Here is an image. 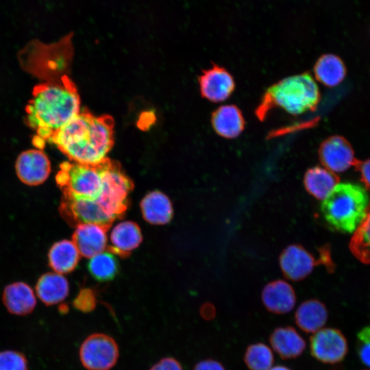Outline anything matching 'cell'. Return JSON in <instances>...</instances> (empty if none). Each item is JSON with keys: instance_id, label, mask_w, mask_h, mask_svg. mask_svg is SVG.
<instances>
[{"instance_id": "1", "label": "cell", "mask_w": 370, "mask_h": 370, "mask_svg": "<svg viewBox=\"0 0 370 370\" xmlns=\"http://www.w3.org/2000/svg\"><path fill=\"white\" fill-rule=\"evenodd\" d=\"M27 123L36 132L33 143L43 149L52 135L80 112L77 89L66 74L36 85L26 108Z\"/></svg>"}, {"instance_id": "2", "label": "cell", "mask_w": 370, "mask_h": 370, "mask_svg": "<svg viewBox=\"0 0 370 370\" xmlns=\"http://www.w3.org/2000/svg\"><path fill=\"white\" fill-rule=\"evenodd\" d=\"M114 125L111 116H95L84 110L57 130L49 143L74 162L96 165L108 158L114 145Z\"/></svg>"}, {"instance_id": "3", "label": "cell", "mask_w": 370, "mask_h": 370, "mask_svg": "<svg viewBox=\"0 0 370 370\" xmlns=\"http://www.w3.org/2000/svg\"><path fill=\"white\" fill-rule=\"evenodd\" d=\"M319 99V87L311 75L308 73L295 75L270 86L256 114L262 119L269 110L278 107L291 114L298 115L314 110Z\"/></svg>"}, {"instance_id": "4", "label": "cell", "mask_w": 370, "mask_h": 370, "mask_svg": "<svg viewBox=\"0 0 370 370\" xmlns=\"http://www.w3.org/2000/svg\"><path fill=\"white\" fill-rule=\"evenodd\" d=\"M369 203V195L362 186L341 183L323 199L321 212L330 228L351 234L364 220Z\"/></svg>"}, {"instance_id": "5", "label": "cell", "mask_w": 370, "mask_h": 370, "mask_svg": "<svg viewBox=\"0 0 370 370\" xmlns=\"http://www.w3.org/2000/svg\"><path fill=\"white\" fill-rule=\"evenodd\" d=\"M103 161L96 165L62 162L56 180L63 194L97 199L103 186Z\"/></svg>"}, {"instance_id": "6", "label": "cell", "mask_w": 370, "mask_h": 370, "mask_svg": "<svg viewBox=\"0 0 370 370\" xmlns=\"http://www.w3.org/2000/svg\"><path fill=\"white\" fill-rule=\"evenodd\" d=\"M79 359L88 370H110L116 363L119 351L115 340L103 333L87 336L79 347Z\"/></svg>"}, {"instance_id": "7", "label": "cell", "mask_w": 370, "mask_h": 370, "mask_svg": "<svg viewBox=\"0 0 370 370\" xmlns=\"http://www.w3.org/2000/svg\"><path fill=\"white\" fill-rule=\"evenodd\" d=\"M60 212L71 225L95 223L108 229L114 221L97 200L79 198L68 194H63Z\"/></svg>"}, {"instance_id": "8", "label": "cell", "mask_w": 370, "mask_h": 370, "mask_svg": "<svg viewBox=\"0 0 370 370\" xmlns=\"http://www.w3.org/2000/svg\"><path fill=\"white\" fill-rule=\"evenodd\" d=\"M310 352L318 361L334 365L341 362L348 351L347 341L343 333L333 328H323L310 338Z\"/></svg>"}, {"instance_id": "9", "label": "cell", "mask_w": 370, "mask_h": 370, "mask_svg": "<svg viewBox=\"0 0 370 370\" xmlns=\"http://www.w3.org/2000/svg\"><path fill=\"white\" fill-rule=\"evenodd\" d=\"M319 158L322 165L333 173L344 172L357 161L350 143L341 136L323 140L319 148Z\"/></svg>"}, {"instance_id": "10", "label": "cell", "mask_w": 370, "mask_h": 370, "mask_svg": "<svg viewBox=\"0 0 370 370\" xmlns=\"http://www.w3.org/2000/svg\"><path fill=\"white\" fill-rule=\"evenodd\" d=\"M324 264L322 258L314 256L300 245H291L280 256V265L284 275L293 281L306 278L318 264Z\"/></svg>"}, {"instance_id": "11", "label": "cell", "mask_w": 370, "mask_h": 370, "mask_svg": "<svg viewBox=\"0 0 370 370\" xmlns=\"http://www.w3.org/2000/svg\"><path fill=\"white\" fill-rule=\"evenodd\" d=\"M198 81L202 97L212 102H221L227 99L235 88L232 75L225 68L215 64L203 71Z\"/></svg>"}, {"instance_id": "12", "label": "cell", "mask_w": 370, "mask_h": 370, "mask_svg": "<svg viewBox=\"0 0 370 370\" xmlns=\"http://www.w3.org/2000/svg\"><path fill=\"white\" fill-rule=\"evenodd\" d=\"M16 171L22 182L36 186L47 179L51 172V163L42 150L29 149L22 152L17 158Z\"/></svg>"}, {"instance_id": "13", "label": "cell", "mask_w": 370, "mask_h": 370, "mask_svg": "<svg viewBox=\"0 0 370 370\" xmlns=\"http://www.w3.org/2000/svg\"><path fill=\"white\" fill-rule=\"evenodd\" d=\"M261 299L265 308L276 314L288 313L296 304L294 289L282 280L268 283L262 291Z\"/></svg>"}, {"instance_id": "14", "label": "cell", "mask_w": 370, "mask_h": 370, "mask_svg": "<svg viewBox=\"0 0 370 370\" xmlns=\"http://www.w3.org/2000/svg\"><path fill=\"white\" fill-rule=\"evenodd\" d=\"M270 347L284 360L300 356L306 347V342L298 331L292 326L275 328L269 336Z\"/></svg>"}, {"instance_id": "15", "label": "cell", "mask_w": 370, "mask_h": 370, "mask_svg": "<svg viewBox=\"0 0 370 370\" xmlns=\"http://www.w3.org/2000/svg\"><path fill=\"white\" fill-rule=\"evenodd\" d=\"M106 230L95 223L77 225L73 234V242L80 255L91 258L103 251L107 245Z\"/></svg>"}, {"instance_id": "16", "label": "cell", "mask_w": 370, "mask_h": 370, "mask_svg": "<svg viewBox=\"0 0 370 370\" xmlns=\"http://www.w3.org/2000/svg\"><path fill=\"white\" fill-rule=\"evenodd\" d=\"M328 318L325 304L316 299L301 303L295 313L297 327L304 332L314 334L324 328Z\"/></svg>"}, {"instance_id": "17", "label": "cell", "mask_w": 370, "mask_h": 370, "mask_svg": "<svg viewBox=\"0 0 370 370\" xmlns=\"http://www.w3.org/2000/svg\"><path fill=\"white\" fill-rule=\"evenodd\" d=\"M211 123L216 133L226 138L238 136L245 123L241 111L234 105L218 108L212 114Z\"/></svg>"}, {"instance_id": "18", "label": "cell", "mask_w": 370, "mask_h": 370, "mask_svg": "<svg viewBox=\"0 0 370 370\" xmlns=\"http://www.w3.org/2000/svg\"><path fill=\"white\" fill-rule=\"evenodd\" d=\"M2 300L8 312L21 316L31 313L36 304L33 290L21 282L8 285L3 291Z\"/></svg>"}, {"instance_id": "19", "label": "cell", "mask_w": 370, "mask_h": 370, "mask_svg": "<svg viewBox=\"0 0 370 370\" xmlns=\"http://www.w3.org/2000/svg\"><path fill=\"white\" fill-rule=\"evenodd\" d=\"M142 239L140 230L136 223L132 221L119 223L111 231L110 251L114 254L125 256L140 244Z\"/></svg>"}, {"instance_id": "20", "label": "cell", "mask_w": 370, "mask_h": 370, "mask_svg": "<svg viewBox=\"0 0 370 370\" xmlns=\"http://www.w3.org/2000/svg\"><path fill=\"white\" fill-rule=\"evenodd\" d=\"M140 208L144 219L152 224H166L173 217L170 199L158 190L150 192L145 196L140 203Z\"/></svg>"}, {"instance_id": "21", "label": "cell", "mask_w": 370, "mask_h": 370, "mask_svg": "<svg viewBox=\"0 0 370 370\" xmlns=\"http://www.w3.org/2000/svg\"><path fill=\"white\" fill-rule=\"evenodd\" d=\"M39 299L47 306L62 301L69 295L67 280L58 273H47L42 275L36 285Z\"/></svg>"}, {"instance_id": "22", "label": "cell", "mask_w": 370, "mask_h": 370, "mask_svg": "<svg viewBox=\"0 0 370 370\" xmlns=\"http://www.w3.org/2000/svg\"><path fill=\"white\" fill-rule=\"evenodd\" d=\"M338 182L339 177L335 173L319 166L308 169L304 177L306 191L319 200L324 199Z\"/></svg>"}, {"instance_id": "23", "label": "cell", "mask_w": 370, "mask_h": 370, "mask_svg": "<svg viewBox=\"0 0 370 370\" xmlns=\"http://www.w3.org/2000/svg\"><path fill=\"white\" fill-rule=\"evenodd\" d=\"M79 255L73 241H60L54 243L49 249V264L56 273H67L75 269L79 260Z\"/></svg>"}, {"instance_id": "24", "label": "cell", "mask_w": 370, "mask_h": 370, "mask_svg": "<svg viewBox=\"0 0 370 370\" xmlns=\"http://www.w3.org/2000/svg\"><path fill=\"white\" fill-rule=\"evenodd\" d=\"M316 79L323 85L334 87L338 85L346 75V68L337 56L328 53L321 56L314 66Z\"/></svg>"}, {"instance_id": "25", "label": "cell", "mask_w": 370, "mask_h": 370, "mask_svg": "<svg viewBox=\"0 0 370 370\" xmlns=\"http://www.w3.org/2000/svg\"><path fill=\"white\" fill-rule=\"evenodd\" d=\"M111 251H103L90 258L88 269L95 280L107 282L114 278L119 271L118 260Z\"/></svg>"}, {"instance_id": "26", "label": "cell", "mask_w": 370, "mask_h": 370, "mask_svg": "<svg viewBox=\"0 0 370 370\" xmlns=\"http://www.w3.org/2000/svg\"><path fill=\"white\" fill-rule=\"evenodd\" d=\"M349 249L361 262L370 264V203L364 220L350 240Z\"/></svg>"}, {"instance_id": "27", "label": "cell", "mask_w": 370, "mask_h": 370, "mask_svg": "<svg viewBox=\"0 0 370 370\" xmlns=\"http://www.w3.org/2000/svg\"><path fill=\"white\" fill-rule=\"evenodd\" d=\"M243 360L249 370H269L275 360L270 346L263 343H255L246 348Z\"/></svg>"}, {"instance_id": "28", "label": "cell", "mask_w": 370, "mask_h": 370, "mask_svg": "<svg viewBox=\"0 0 370 370\" xmlns=\"http://www.w3.org/2000/svg\"><path fill=\"white\" fill-rule=\"evenodd\" d=\"M28 362L25 356L18 351L0 352V370H27Z\"/></svg>"}, {"instance_id": "29", "label": "cell", "mask_w": 370, "mask_h": 370, "mask_svg": "<svg viewBox=\"0 0 370 370\" xmlns=\"http://www.w3.org/2000/svg\"><path fill=\"white\" fill-rule=\"evenodd\" d=\"M356 349L361 362L370 368V325L362 328L358 332Z\"/></svg>"}, {"instance_id": "30", "label": "cell", "mask_w": 370, "mask_h": 370, "mask_svg": "<svg viewBox=\"0 0 370 370\" xmlns=\"http://www.w3.org/2000/svg\"><path fill=\"white\" fill-rule=\"evenodd\" d=\"M73 305L82 311L88 312L92 310L95 306L93 294L88 290L82 291L74 300Z\"/></svg>"}, {"instance_id": "31", "label": "cell", "mask_w": 370, "mask_h": 370, "mask_svg": "<svg viewBox=\"0 0 370 370\" xmlns=\"http://www.w3.org/2000/svg\"><path fill=\"white\" fill-rule=\"evenodd\" d=\"M149 370H184L178 360L172 357H165L155 363Z\"/></svg>"}, {"instance_id": "32", "label": "cell", "mask_w": 370, "mask_h": 370, "mask_svg": "<svg viewBox=\"0 0 370 370\" xmlns=\"http://www.w3.org/2000/svg\"><path fill=\"white\" fill-rule=\"evenodd\" d=\"M354 166L359 172L362 183L370 189V158L363 161L357 160Z\"/></svg>"}, {"instance_id": "33", "label": "cell", "mask_w": 370, "mask_h": 370, "mask_svg": "<svg viewBox=\"0 0 370 370\" xmlns=\"http://www.w3.org/2000/svg\"><path fill=\"white\" fill-rule=\"evenodd\" d=\"M193 370H226L223 365L217 360L208 358L198 362Z\"/></svg>"}, {"instance_id": "34", "label": "cell", "mask_w": 370, "mask_h": 370, "mask_svg": "<svg viewBox=\"0 0 370 370\" xmlns=\"http://www.w3.org/2000/svg\"><path fill=\"white\" fill-rule=\"evenodd\" d=\"M269 370H293L291 368L284 365H273Z\"/></svg>"}, {"instance_id": "35", "label": "cell", "mask_w": 370, "mask_h": 370, "mask_svg": "<svg viewBox=\"0 0 370 370\" xmlns=\"http://www.w3.org/2000/svg\"><path fill=\"white\" fill-rule=\"evenodd\" d=\"M366 370H370V369H366Z\"/></svg>"}]
</instances>
